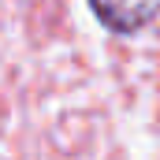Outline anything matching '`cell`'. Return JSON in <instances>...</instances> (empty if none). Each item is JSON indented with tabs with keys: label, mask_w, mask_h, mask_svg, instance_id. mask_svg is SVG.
<instances>
[{
	"label": "cell",
	"mask_w": 160,
	"mask_h": 160,
	"mask_svg": "<svg viewBox=\"0 0 160 160\" xmlns=\"http://www.w3.org/2000/svg\"><path fill=\"white\" fill-rule=\"evenodd\" d=\"M89 8L112 34H138L160 15V0H89Z\"/></svg>",
	"instance_id": "6da1fadb"
}]
</instances>
